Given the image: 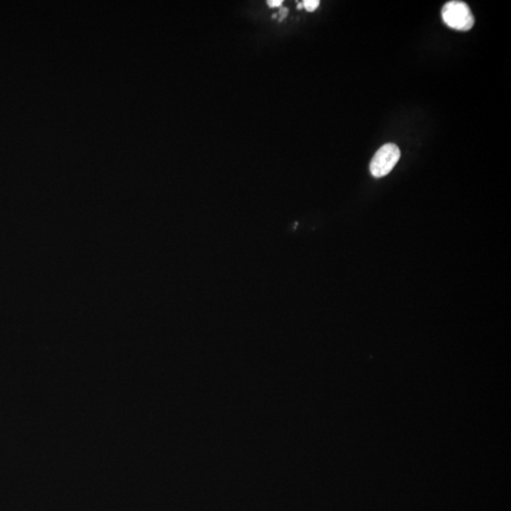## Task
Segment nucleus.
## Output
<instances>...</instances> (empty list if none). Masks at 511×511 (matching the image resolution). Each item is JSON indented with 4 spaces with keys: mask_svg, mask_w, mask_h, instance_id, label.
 Wrapping results in <instances>:
<instances>
[{
    "mask_svg": "<svg viewBox=\"0 0 511 511\" xmlns=\"http://www.w3.org/2000/svg\"><path fill=\"white\" fill-rule=\"evenodd\" d=\"M441 15L445 24L453 30L467 31L473 27V15L465 2H447L442 8Z\"/></svg>",
    "mask_w": 511,
    "mask_h": 511,
    "instance_id": "1",
    "label": "nucleus"
},
{
    "mask_svg": "<svg viewBox=\"0 0 511 511\" xmlns=\"http://www.w3.org/2000/svg\"><path fill=\"white\" fill-rule=\"evenodd\" d=\"M302 8H304V6H303L302 2H301V3L298 5V9L300 10V9H302Z\"/></svg>",
    "mask_w": 511,
    "mask_h": 511,
    "instance_id": "6",
    "label": "nucleus"
},
{
    "mask_svg": "<svg viewBox=\"0 0 511 511\" xmlns=\"http://www.w3.org/2000/svg\"><path fill=\"white\" fill-rule=\"evenodd\" d=\"M277 17V14L273 15V18H276Z\"/></svg>",
    "mask_w": 511,
    "mask_h": 511,
    "instance_id": "7",
    "label": "nucleus"
},
{
    "mask_svg": "<svg viewBox=\"0 0 511 511\" xmlns=\"http://www.w3.org/2000/svg\"><path fill=\"white\" fill-rule=\"evenodd\" d=\"M304 8L307 10V12H314L319 7L321 1L319 0H305L302 2Z\"/></svg>",
    "mask_w": 511,
    "mask_h": 511,
    "instance_id": "3",
    "label": "nucleus"
},
{
    "mask_svg": "<svg viewBox=\"0 0 511 511\" xmlns=\"http://www.w3.org/2000/svg\"><path fill=\"white\" fill-rule=\"evenodd\" d=\"M287 15H288L287 8H282V9H280L279 12V20L280 21V22H282V21L284 19V18L286 17Z\"/></svg>",
    "mask_w": 511,
    "mask_h": 511,
    "instance_id": "5",
    "label": "nucleus"
},
{
    "mask_svg": "<svg viewBox=\"0 0 511 511\" xmlns=\"http://www.w3.org/2000/svg\"><path fill=\"white\" fill-rule=\"evenodd\" d=\"M400 151L394 143H387L376 152L371 162V172L374 177L381 178L389 174L398 161Z\"/></svg>",
    "mask_w": 511,
    "mask_h": 511,
    "instance_id": "2",
    "label": "nucleus"
},
{
    "mask_svg": "<svg viewBox=\"0 0 511 511\" xmlns=\"http://www.w3.org/2000/svg\"><path fill=\"white\" fill-rule=\"evenodd\" d=\"M267 4L270 8H279L282 6L283 1L282 0H269Z\"/></svg>",
    "mask_w": 511,
    "mask_h": 511,
    "instance_id": "4",
    "label": "nucleus"
}]
</instances>
